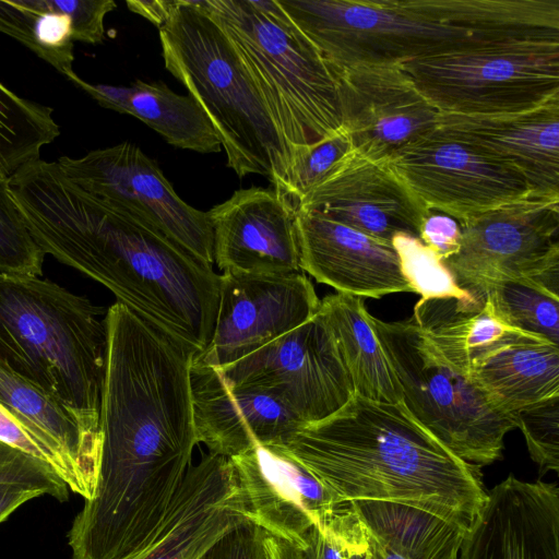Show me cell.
<instances>
[{"mask_svg": "<svg viewBox=\"0 0 559 559\" xmlns=\"http://www.w3.org/2000/svg\"><path fill=\"white\" fill-rule=\"evenodd\" d=\"M105 324L98 478L75 523L102 545L130 548L165 520L192 466L197 353L119 302Z\"/></svg>", "mask_w": 559, "mask_h": 559, "instance_id": "cell-1", "label": "cell"}, {"mask_svg": "<svg viewBox=\"0 0 559 559\" xmlns=\"http://www.w3.org/2000/svg\"><path fill=\"white\" fill-rule=\"evenodd\" d=\"M9 187L45 255L102 284L117 302L197 354L206 348L221 294V275L211 264L138 209L84 190L57 162L25 165Z\"/></svg>", "mask_w": 559, "mask_h": 559, "instance_id": "cell-2", "label": "cell"}, {"mask_svg": "<svg viewBox=\"0 0 559 559\" xmlns=\"http://www.w3.org/2000/svg\"><path fill=\"white\" fill-rule=\"evenodd\" d=\"M341 503L374 500L431 512L467 531L486 497L480 466L451 452L403 402L356 394L278 445Z\"/></svg>", "mask_w": 559, "mask_h": 559, "instance_id": "cell-3", "label": "cell"}, {"mask_svg": "<svg viewBox=\"0 0 559 559\" xmlns=\"http://www.w3.org/2000/svg\"><path fill=\"white\" fill-rule=\"evenodd\" d=\"M334 68L407 62L528 35L524 0H277Z\"/></svg>", "mask_w": 559, "mask_h": 559, "instance_id": "cell-4", "label": "cell"}, {"mask_svg": "<svg viewBox=\"0 0 559 559\" xmlns=\"http://www.w3.org/2000/svg\"><path fill=\"white\" fill-rule=\"evenodd\" d=\"M105 314L86 296L48 278L0 274V360L98 440Z\"/></svg>", "mask_w": 559, "mask_h": 559, "instance_id": "cell-5", "label": "cell"}, {"mask_svg": "<svg viewBox=\"0 0 559 559\" xmlns=\"http://www.w3.org/2000/svg\"><path fill=\"white\" fill-rule=\"evenodd\" d=\"M165 68L202 108L238 177L257 174L275 189L289 148L226 31L201 0H176L159 28Z\"/></svg>", "mask_w": 559, "mask_h": 559, "instance_id": "cell-6", "label": "cell"}, {"mask_svg": "<svg viewBox=\"0 0 559 559\" xmlns=\"http://www.w3.org/2000/svg\"><path fill=\"white\" fill-rule=\"evenodd\" d=\"M226 31L289 148L343 129L337 69L276 0H202Z\"/></svg>", "mask_w": 559, "mask_h": 559, "instance_id": "cell-7", "label": "cell"}, {"mask_svg": "<svg viewBox=\"0 0 559 559\" xmlns=\"http://www.w3.org/2000/svg\"><path fill=\"white\" fill-rule=\"evenodd\" d=\"M369 321L400 382L403 403L460 459L478 466L499 460L516 417L495 407L481 389L449 362L413 318Z\"/></svg>", "mask_w": 559, "mask_h": 559, "instance_id": "cell-8", "label": "cell"}, {"mask_svg": "<svg viewBox=\"0 0 559 559\" xmlns=\"http://www.w3.org/2000/svg\"><path fill=\"white\" fill-rule=\"evenodd\" d=\"M401 68L440 114L507 115L559 98V40L554 39L484 43Z\"/></svg>", "mask_w": 559, "mask_h": 559, "instance_id": "cell-9", "label": "cell"}, {"mask_svg": "<svg viewBox=\"0 0 559 559\" xmlns=\"http://www.w3.org/2000/svg\"><path fill=\"white\" fill-rule=\"evenodd\" d=\"M460 229L457 252L442 262L461 288L484 295L496 283L525 280L559 297V194L533 191Z\"/></svg>", "mask_w": 559, "mask_h": 559, "instance_id": "cell-10", "label": "cell"}, {"mask_svg": "<svg viewBox=\"0 0 559 559\" xmlns=\"http://www.w3.org/2000/svg\"><path fill=\"white\" fill-rule=\"evenodd\" d=\"M216 370L229 384L274 396L304 425L330 417L355 394L333 332L319 310L296 329Z\"/></svg>", "mask_w": 559, "mask_h": 559, "instance_id": "cell-11", "label": "cell"}, {"mask_svg": "<svg viewBox=\"0 0 559 559\" xmlns=\"http://www.w3.org/2000/svg\"><path fill=\"white\" fill-rule=\"evenodd\" d=\"M388 165L426 209L459 222L533 192L518 171L439 127Z\"/></svg>", "mask_w": 559, "mask_h": 559, "instance_id": "cell-12", "label": "cell"}, {"mask_svg": "<svg viewBox=\"0 0 559 559\" xmlns=\"http://www.w3.org/2000/svg\"><path fill=\"white\" fill-rule=\"evenodd\" d=\"M61 170L84 190L141 211L169 239L199 260L214 263L213 230L207 212L186 203L155 160L133 143L61 156Z\"/></svg>", "mask_w": 559, "mask_h": 559, "instance_id": "cell-13", "label": "cell"}, {"mask_svg": "<svg viewBox=\"0 0 559 559\" xmlns=\"http://www.w3.org/2000/svg\"><path fill=\"white\" fill-rule=\"evenodd\" d=\"M319 308L301 272H224L212 340L192 364L222 369L307 322Z\"/></svg>", "mask_w": 559, "mask_h": 559, "instance_id": "cell-14", "label": "cell"}, {"mask_svg": "<svg viewBox=\"0 0 559 559\" xmlns=\"http://www.w3.org/2000/svg\"><path fill=\"white\" fill-rule=\"evenodd\" d=\"M343 128L355 152L378 163L432 132L440 111L400 66L337 68Z\"/></svg>", "mask_w": 559, "mask_h": 559, "instance_id": "cell-15", "label": "cell"}, {"mask_svg": "<svg viewBox=\"0 0 559 559\" xmlns=\"http://www.w3.org/2000/svg\"><path fill=\"white\" fill-rule=\"evenodd\" d=\"M252 524L301 550L312 527L324 531L344 504L278 445L230 457Z\"/></svg>", "mask_w": 559, "mask_h": 559, "instance_id": "cell-16", "label": "cell"}, {"mask_svg": "<svg viewBox=\"0 0 559 559\" xmlns=\"http://www.w3.org/2000/svg\"><path fill=\"white\" fill-rule=\"evenodd\" d=\"M249 522L231 460L209 453L190 467L159 526L119 559H202L219 539Z\"/></svg>", "mask_w": 559, "mask_h": 559, "instance_id": "cell-17", "label": "cell"}, {"mask_svg": "<svg viewBox=\"0 0 559 559\" xmlns=\"http://www.w3.org/2000/svg\"><path fill=\"white\" fill-rule=\"evenodd\" d=\"M297 210L316 212L391 243L397 234L419 238L430 212L388 164L355 151L301 199Z\"/></svg>", "mask_w": 559, "mask_h": 559, "instance_id": "cell-18", "label": "cell"}, {"mask_svg": "<svg viewBox=\"0 0 559 559\" xmlns=\"http://www.w3.org/2000/svg\"><path fill=\"white\" fill-rule=\"evenodd\" d=\"M460 559H559V488L510 474L486 492Z\"/></svg>", "mask_w": 559, "mask_h": 559, "instance_id": "cell-19", "label": "cell"}, {"mask_svg": "<svg viewBox=\"0 0 559 559\" xmlns=\"http://www.w3.org/2000/svg\"><path fill=\"white\" fill-rule=\"evenodd\" d=\"M214 262L224 272H301L296 211L273 188L251 187L207 212Z\"/></svg>", "mask_w": 559, "mask_h": 559, "instance_id": "cell-20", "label": "cell"}, {"mask_svg": "<svg viewBox=\"0 0 559 559\" xmlns=\"http://www.w3.org/2000/svg\"><path fill=\"white\" fill-rule=\"evenodd\" d=\"M190 388L197 440L211 454L230 459L258 445H281L304 426L274 396L229 384L213 367L191 364Z\"/></svg>", "mask_w": 559, "mask_h": 559, "instance_id": "cell-21", "label": "cell"}, {"mask_svg": "<svg viewBox=\"0 0 559 559\" xmlns=\"http://www.w3.org/2000/svg\"><path fill=\"white\" fill-rule=\"evenodd\" d=\"M295 226L300 269L317 282L357 297L414 293L391 242L307 210L296 211Z\"/></svg>", "mask_w": 559, "mask_h": 559, "instance_id": "cell-22", "label": "cell"}, {"mask_svg": "<svg viewBox=\"0 0 559 559\" xmlns=\"http://www.w3.org/2000/svg\"><path fill=\"white\" fill-rule=\"evenodd\" d=\"M0 406L39 445L47 465L84 500L93 498L100 440L88 435L52 396L0 360Z\"/></svg>", "mask_w": 559, "mask_h": 559, "instance_id": "cell-23", "label": "cell"}, {"mask_svg": "<svg viewBox=\"0 0 559 559\" xmlns=\"http://www.w3.org/2000/svg\"><path fill=\"white\" fill-rule=\"evenodd\" d=\"M438 127L518 171L533 191L559 194V98L507 115L440 114Z\"/></svg>", "mask_w": 559, "mask_h": 559, "instance_id": "cell-24", "label": "cell"}, {"mask_svg": "<svg viewBox=\"0 0 559 559\" xmlns=\"http://www.w3.org/2000/svg\"><path fill=\"white\" fill-rule=\"evenodd\" d=\"M412 318L440 354L466 376L475 360L498 347L544 340L500 322L484 295L420 298Z\"/></svg>", "mask_w": 559, "mask_h": 559, "instance_id": "cell-25", "label": "cell"}, {"mask_svg": "<svg viewBox=\"0 0 559 559\" xmlns=\"http://www.w3.org/2000/svg\"><path fill=\"white\" fill-rule=\"evenodd\" d=\"M468 377L507 415L559 395V345L546 340L508 344L475 360Z\"/></svg>", "mask_w": 559, "mask_h": 559, "instance_id": "cell-26", "label": "cell"}, {"mask_svg": "<svg viewBox=\"0 0 559 559\" xmlns=\"http://www.w3.org/2000/svg\"><path fill=\"white\" fill-rule=\"evenodd\" d=\"M378 559H444L459 552L464 531L426 510L389 501L348 502Z\"/></svg>", "mask_w": 559, "mask_h": 559, "instance_id": "cell-27", "label": "cell"}, {"mask_svg": "<svg viewBox=\"0 0 559 559\" xmlns=\"http://www.w3.org/2000/svg\"><path fill=\"white\" fill-rule=\"evenodd\" d=\"M319 312L333 332L355 394L400 403V382L369 321L362 297L337 293L320 300Z\"/></svg>", "mask_w": 559, "mask_h": 559, "instance_id": "cell-28", "label": "cell"}, {"mask_svg": "<svg viewBox=\"0 0 559 559\" xmlns=\"http://www.w3.org/2000/svg\"><path fill=\"white\" fill-rule=\"evenodd\" d=\"M118 112L140 119L176 147L221 152L219 139L202 108L190 95H179L162 81L135 80L126 87Z\"/></svg>", "mask_w": 559, "mask_h": 559, "instance_id": "cell-29", "label": "cell"}, {"mask_svg": "<svg viewBox=\"0 0 559 559\" xmlns=\"http://www.w3.org/2000/svg\"><path fill=\"white\" fill-rule=\"evenodd\" d=\"M71 0H0V32L64 76L73 72Z\"/></svg>", "mask_w": 559, "mask_h": 559, "instance_id": "cell-30", "label": "cell"}, {"mask_svg": "<svg viewBox=\"0 0 559 559\" xmlns=\"http://www.w3.org/2000/svg\"><path fill=\"white\" fill-rule=\"evenodd\" d=\"M52 108L17 96L0 82V177L9 179L40 157L60 135Z\"/></svg>", "mask_w": 559, "mask_h": 559, "instance_id": "cell-31", "label": "cell"}, {"mask_svg": "<svg viewBox=\"0 0 559 559\" xmlns=\"http://www.w3.org/2000/svg\"><path fill=\"white\" fill-rule=\"evenodd\" d=\"M484 295L500 322L559 345L558 296L525 280L496 283Z\"/></svg>", "mask_w": 559, "mask_h": 559, "instance_id": "cell-32", "label": "cell"}, {"mask_svg": "<svg viewBox=\"0 0 559 559\" xmlns=\"http://www.w3.org/2000/svg\"><path fill=\"white\" fill-rule=\"evenodd\" d=\"M68 489L49 466L0 442V523L34 498L48 495L63 501Z\"/></svg>", "mask_w": 559, "mask_h": 559, "instance_id": "cell-33", "label": "cell"}, {"mask_svg": "<svg viewBox=\"0 0 559 559\" xmlns=\"http://www.w3.org/2000/svg\"><path fill=\"white\" fill-rule=\"evenodd\" d=\"M354 151L344 128L311 145L293 147L288 170L275 192L296 211L301 199Z\"/></svg>", "mask_w": 559, "mask_h": 559, "instance_id": "cell-34", "label": "cell"}, {"mask_svg": "<svg viewBox=\"0 0 559 559\" xmlns=\"http://www.w3.org/2000/svg\"><path fill=\"white\" fill-rule=\"evenodd\" d=\"M392 246L404 277L421 298L472 299L479 295L461 288L442 260L419 238L397 234L392 239Z\"/></svg>", "mask_w": 559, "mask_h": 559, "instance_id": "cell-35", "label": "cell"}, {"mask_svg": "<svg viewBox=\"0 0 559 559\" xmlns=\"http://www.w3.org/2000/svg\"><path fill=\"white\" fill-rule=\"evenodd\" d=\"M45 257L26 226L9 179L0 177V274L41 276Z\"/></svg>", "mask_w": 559, "mask_h": 559, "instance_id": "cell-36", "label": "cell"}, {"mask_svg": "<svg viewBox=\"0 0 559 559\" xmlns=\"http://www.w3.org/2000/svg\"><path fill=\"white\" fill-rule=\"evenodd\" d=\"M531 459L542 475L559 471V395L516 413Z\"/></svg>", "mask_w": 559, "mask_h": 559, "instance_id": "cell-37", "label": "cell"}, {"mask_svg": "<svg viewBox=\"0 0 559 559\" xmlns=\"http://www.w3.org/2000/svg\"><path fill=\"white\" fill-rule=\"evenodd\" d=\"M323 533L335 539L345 559H378L361 521L348 502L338 509Z\"/></svg>", "mask_w": 559, "mask_h": 559, "instance_id": "cell-38", "label": "cell"}, {"mask_svg": "<svg viewBox=\"0 0 559 559\" xmlns=\"http://www.w3.org/2000/svg\"><path fill=\"white\" fill-rule=\"evenodd\" d=\"M263 531L246 523L219 539L202 559H269Z\"/></svg>", "mask_w": 559, "mask_h": 559, "instance_id": "cell-39", "label": "cell"}, {"mask_svg": "<svg viewBox=\"0 0 559 559\" xmlns=\"http://www.w3.org/2000/svg\"><path fill=\"white\" fill-rule=\"evenodd\" d=\"M460 234L457 219L430 211L421 224L419 239L444 261L457 252Z\"/></svg>", "mask_w": 559, "mask_h": 559, "instance_id": "cell-40", "label": "cell"}, {"mask_svg": "<svg viewBox=\"0 0 559 559\" xmlns=\"http://www.w3.org/2000/svg\"><path fill=\"white\" fill-rule=\"evenodd\" d=\"M0 442L46 463V456L39 445L23 428L0 406ZM48 466V465H47Z\"/></svg>", "mask_w": 559, "mask_h": 559, "instance_id": "cell-41", "label": "cell"}, {"mask_svg": "<svg viewBox=\"0 0 559 559\" xmlns=\"http://www.w3.org/2000/svg\"><path fill=\"white\" fill-rule=\"evenodd\" d=\"M300 552L304 559H345L335 539L317 527H312L308 533Z\"/></svg>", "mask_w": 559, "mask_h": 559, "instance_id": "cell-42", "label": "cell"}, {"mask_svg": "<svg viewBox=\"0 0 559 559\" xmlns=\"http://www.w3.org/2000/svg\"><path fill=\"white\" fill-rule=\"evenodd\" d=\"M176 0H128L126 2L130 11L143 16L156 27L163 26L168 20Z\"/></svg>", "mask_w": 559, "mask_h": 559, "instance_id": "cell-43", "label": "cell"}, {"mask_svg": "<svg viewBox=\"0 0 559 559\" xmlns=\"http://www.w3.org/2000/svg\"><path fill=\"white\" fill-rule=\"evenodd\" d=\"M272 557L273 559H304L301 552L290 545L278 546Z\"/></svg>", "mask_w": 559, "mask_h": 559, "instance_id": "cell-44", "label": "cell"}, {"mask_svg": "<svg viewBox=\"0 0 559 559\" xmlns=\"http://www.w3.org/2000/svg\"><path fill=\"white\" fill-rule=\"evenodd\" d=\"M445 559H459V552H454V554H452L450 557H448Z\"/></svg>", "mask_w": 559, "mask_h": 559, "instance_id": "cell-45", "label": "cell"}, {"mask_svg": "<svg viewBox=\"0 0 559 559\" xmlns=\"http://www.w3.org/2000/svg\"><path fill=\"white\" fill-rule=\"evenodd\" d=\"M263 542H264V540H263ZM265 548H266V547H265ZM266 551H267V549H266ZM267 556H269V559H272V558H271V556H270V554H269V551H267Z\"/></svg>", "mask_w": 559, "mask_h": 559, "instance_id": "cell-46", "label": "cell"}]
</instances>
